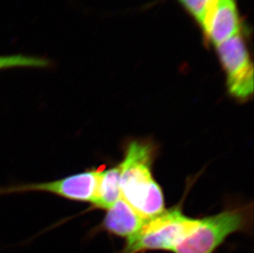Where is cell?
Listing matches in <instances>:
<instances>
[{"label": "cell", "instance_id": "1", "mask_svg": "<svg viewBox=\"0 0 254 253\" xmlns=\"http://www.w3.org/2000/svg\"><path fill=\"white\" fill-rule=\"evenodd\" d=\"M155 155L152 142L133 140L126 146L120 163L121 196L146 220L166 210L163 191L152 174Z\"/></svg>", "mask_w": 254, "mask_h": 253}, {"label": "cell", "instance_id": "2", "mask_svg": "<svg viewBox=\"0 0 254 253\" xmlns=\"http://www.w3.org/2000/svg\"><path fill=\"white\" fill-rule=\"evenodd\" d=\"M252 206L227 208L216 215L197 219L192 230L175 247L173 253H215L228 237L247 233L252 228Z\"/></svg>", "mask_w": 254, "mask_h": 253}, {"label": "cell", "instance_id": "3", "mask_svg": "<svg viewBox=\"0 0 254 253\" xmlns=\"http://www.w3.org/2000/svg\"><path fill=\"white\" fill-rule=\"evenodd\" d=\"M197 221V219L185 215L180 206L166 209L160 215L146 220L139 231L126 239L125 246L117 253H172Z\"/></svg>", "mask_w": 254, "mask_h": 253}, {"label": "cell", "instance_id": "4", "mask_svg": "<svg viewBox=\"0 0 254 253\" xmlns=\"http://www.w3.org/2000/svg\"><path fill=\"white\" fill-rule=\"evenodd\" d=\"M226 73L229 95L246 102L254 94V67L242 37L236 35L217 46Z\"/></svg>", "mask_w": 254, "mask_h": 253}, {"label": "cell", "instance_id": "5", "mask_svg": "<svg viewBox=\"0 0 254 253\" xmlns=\"http://www.w3.org/2000/svg\"><path fill=\"white\" fill-rule=\"evenodd\" d=\"M103 166L67 176L56 181L1 188L0 195L44 191L70 201L92 203L96 196L99 177Z\"/></svg>", "mask_w": 254, "mask_h": 253}, {"label": "cell", "instance_id": "6", "mask_svg": "<svg viewBox=\"0 0 254 253\" xmlns=\"http://www.w3.org/2000/svg\"><path fill=\"white\" fill-rule=\"evenodd\" d=\"M107 210L100 229L115 236L129 239L139 231L146 221L121 196Z\"/></svg>", "mask_w": 254, "mask_h": 253}, {"label": "cell", "instance_id": "7", "mask_svg": "<svg viewBox=\"0 0 254 253\" xmlns=\"http://www.w3.org/2000/svg\"><path fill=\"white\" fill-rule=\"evenodd\" d=\"M240 30V19L234 0H220L211 21L209 30V38L216 46L221 45Z\"/></svg>", "mask_w": 254, "mask_h": 253}, {"label": "cell", "instance_id": "8", "mask_svg": "<svg viewBox=\"0 0 254 253\" xmlns=\"http://www.w3.org/2000/svg\"><path fill=\"white\" fill-rule=\"evenodd\" d=\"M120 164L110 169L103 166L99 177L96 196L91 203L94 208L109 210L120 198Z\"/></svg>", "mask_w": 254, "mask_h": 253}, {"label": "cell", "instance_id": "9", "mask_svg": "<svg viewBox=\"0 0 254 253\" xmlns=\"http://www.w3.org/2000/svg\"><path fill=\"white\" fill-rule=\"evenodd\" d=\"M219 1L220 0H181L183 4L187 7L202 26L206 35L210 30Z\"/></svg>", "mask_w": 254, "mask_h": 253}, {"label": "cell", "instance_id": "10", "mask_svg": "<svg viewBox=\"0 0 254 253\" xmlns=\"http://www.w3.org/2000/svg\"><path fill=\"white\" fill-rule=\"evenodd\" d=\"M51 66V61L46 58L27 56L23 55L0 56V71L17 67L46 68Z\"/></svg>", "mask_w": 254, "mask_h": 253}]
</instances>
